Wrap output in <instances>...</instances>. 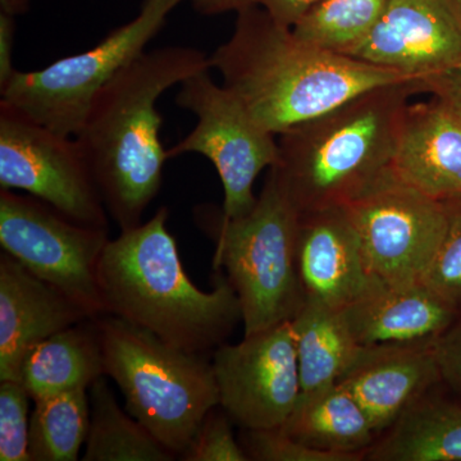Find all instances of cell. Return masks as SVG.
<instances>
[{
  "label": "cell",
  "mask_w": 461,
  "mask_h": 461,
  "mask_svg": "<svg viewBox=\"0 0 461 461\" xmlns=\"http://www.w3.org/2000/svg\"><path fill=\"white\" fill-rule=\"evenodd\" d=\"M209 66L273 135L375 87L415 80L302 41L258 5L238 12L235 32L209 57Z\"/></svg>",
  "instance_id": "obj_1"
},
{
  "label": "cell",
  "mask_w": 461,
  "mask_h": 461,
  "mask_svg": "<svg viewBox=\"0 0 461 461\" xmlns=\"http://www.w3.org/2000/svg\"><path fill=\"white\" fill-rule=\"evenodd\" d=\"M211 69L196 48L144 51L96 94L80 131L83 149L109 217L121 230L135 229L159 194L169 159L160 140L157 103L167 90Z\"/></svg>",
  "instance_id": "obj_2"
},
{
  "label": "cell",
  "mask_w": 461,
  "mask_h": 461,
  "mask_svg": "<svg viewBox=\"0 0 461 461\" xmlns=\"http://www.w3.org/2000/svg\"><path fill=\"white\" fill-rule=\"evenodd\" d=\"M168 217L162 206L148 222L109 240L98 271L105 314L203 355L226 344L242 321L241 308L222 269H213L212 291L199 290L187 277Z\"/></svg>",
  "instance_id": "obj_3"
},
{
  "label": "cell",
  "mask_w": 461,
  "mask_h": 461,
  "mask_svg": "<svg viewBox=\"0 0 461 461\" xmlns=\"http://www.w3.org/2000/svg\"><path fill=\"white\" fill-rule=\"evenodd\" d=\"M420 80L375 87L281 133L272 167L299 213L342 208L393 176L400 129Z\"/></svg>",
  "instance_id": "obj_4"
},
{
  "label": "cell",
  "mask_w": 461,
  "mask_h": 461,
  "mask_svg": "<svg viewBox=\"0 0 461 461\" xmlns=\"http://www.w3.org/2000/svg\"><path fill=\"white\" fill-rule=\"evenodd\" d=\"M199 229L213 240V269H222L238 295L244 336L291 321L304 303L297 272L299 212L269 168L248 214L227 218L222 209H195Z\"/></svg>",
  "instance_id": "obj_5"
},
{
  "label": "cell",
  "mask_w": 461,
  "mask_h": 461,
  "mask_svg": "<svg viewBox=\"0 0 461 461\" xmlns=\"http://www.w3.org/2000/svg\"><path fill=\"white\" fill-rule=\"evenodd\" d=\"M94 321L105 375L120 387L126 411L180 457L205 415L220 405L213 364L115 315Z\"/></svg>",
  "instance_id": "obj_6"
},
{
  "label": "cell",
  "mask_w": 461,
  "mask_h": 461,
  "mask_svg": "<svg viewBox=\"0 0 461 461\" xmlns=\"http://www.w3.org/2000/svg\"><path fill=\"white\" fill-rule=\"evenodd\" d=\"M184 0H142L138 16L108 33L83 53L62 58L32 72H14L0 87L7 103L60 135H77L94 98L103 87L147 51Z\"/></svg>",
  "instance_id": "obj_7"
},
{
  "label": "cell",
  "mask_w": 461,
  "mask_h": 461,
  "mask_svg": "<svg viewBox=\"0 0 461 461\" xmlns=\"http://www.w3.org/2000/svg\"><path fill=\"white\" fill-rule=\"evenodd\" d=\"M109 229L84 226L33 196L0 189V245L91 318L105 314L99 263Z\"/></svg>",
  "instance_id": "obj_8"
},
{
  "label": "cell",
  "mask_w": 461,
  "mask_h": 461,
  "mask_svg": "<svg viewBox=\"0 0 461 461\" xmlns=\"http://www.w3.org/2000/svg\"><path fill=\"white\" fill-rule=\"evenodd\" d=\"M176 104L195 115L196 124L184 140L169 149V158L196 153L211 160L222 182L224 217L248 214L257 203L258 176L280 159L276 135L251 117L232 91L215 84L209 69L181 84Z\"/></svg>",
  "instance_id": "obj_9"
},
{
  "label": "cell",
  "mask_w": 461,
  "mask_h": 461,
  "mask_svg": "<svg viewBox=\"0 0 461 461\" xmlns=\"http://www.w3.org/2000/svg\"><path fill=\"white\" fill-rule=\"evenodd\" d=\"M0 189L23 190L84 226L109 229V214L83 149L0 102Z\"/></svg>",
  "instance_id": "obj_10"
},
{
  "label": "cell",
  "mask_w": 461,
  "mask_h": 461,
  "mask_svg": "<svg viewBox=\"0 0 461 461\" xmlns=\"http://www.w3.org/2000/svg\"><path fill=\"white\" fill-rule=\"evenodd\" d=\"M344 208L373 280L386 285L424 280L447 227V204L393 175Z\"/></svg>",
  "instance_id": "obj_11"
},
{
  "label": "cell",
  "mask_w": 461,
  "mask_h": 461,
  "mask_svg": "<svg viewBox=\"0 0 461 461\" xmlns=\"http://www.w3.org/2000/svg\"><path fill=\"white\" fill-rule=\"evenodd\" d=\"M212 364L230 420L242 429L284 426L302 393L291 321L221 345Z\"/></svg>",
  "instance_id": "obj_12"
},
{
  "label": "cell",
  "mask_w": 461,
  "mask_h": 461,
  "mask_svg": "<svg viewBox=\"0 0 461 461\" xmlns=\"http://www.w3.org/2000/svg\"><path fill=\"white\" fill-rule=\"evenodd\" d=\"M406 77L461 66V0H388L373 32L350 56Z\"/></svg>",
  "instance_id": "obj_13"
},
{
  "label": "cell",
  "mask_w": 461,
  "mask_h": 461,
  "mask_svg": "<svg viewBox=\"0 0 461 461\" xmlns=\"http://www.w3.org/2000/svg\"><path fill=\"white\" fill-rule=\"evenodd\" d=\"M296 254L304 300L344 311L377 282L344 206L299 213Z\"/></svg>",
  "instance_id": "obj_14"
},
{
  "label": "cell",
  "mask_w": 461,
  "mask_h": 461,
  "mask_svg": "<svg viewBox=\"0 0 461 461\" xmlns=\"http://www.w3.org/2000/svg\"><path fill=\"white\" fill-rule=\"evenodd\" d=\"M90 318L14 258L0 253V381H20L21 366L33 346Z\"/></svg>",
  "instance_id": "obj_15"
},
{
  "label": "cell",
  "mask_w": 461,
  "mask_h": 461,
  "mask_svg": "<svg viewBox=\"0 0 461 461\" xmlns=\"http://www.w3.org/2000/svg\"><path fill=\"white\" fill-rule=\"evenodd\" d=\"M338 384L362 405L378 435L442 384L435 342L364 346L357 362Z\"/></svg>",
  "instance_id": "obj_16"
},
{
  "label": "cell",
  "mask_w": 461,
  "mask_h": 461,
  "mask_svg": "<svg viewBox=\"0 0 461 461\" xmlns=\"http://www.w3.org/2000/svg\"><path fill=\"white\" fill-rule=\"evenodd\" d=\"M346 324L362 346L433 344L453 324L460 309L423 281L375 282L344 309Z\"/></svg>",
  "instance_id": "obj_17"
},
{
  "label": "cell",
  "mask_w": 461,
  "mask_h": 461,
  "mask_svg": "<svg viewBox=\"0 0 461 461\" xmlns=\"http://www.w3.org/2000/svg\"><path fill=\"white\" fill-rule=\"evenodd\" d=\"M393 175L445 204L461 202V121L436 99L409 104Z\"/></svg>",
  "instance_id": "obj_18"
},
{
  "label": "cell",
  "mask_w": 461,
  "mask_h": 461,
  "mask_svg": "<svg viewBox=\"0 0 461 461\" xmlns=\"http://www.w3.org/2000/svg\"><path fill=\"white\" fill-rule=\"evenodd\" d=\"M281 429L309 447L344 455L353 461L366 459L377 439L362 405L339 384L300 393Z\"/></svg>",
  "instance_id": "obj_19"
},
{
  "label": "cell",
  "mask_w": 461,
  "mask_h": 461,
  "mask_svg": "<svg viewBox=\"0 0 461 461\" xmlns=\"http://www.w3.org/2000/svg\"><path fill=\"white\" fill-rule=\"evenodd\" d=\"M103 375L102 342L90 318L33 346L21 366L20 381L35 402L75 388H90Z\"/></svg>",
  "instance_id": "obj_20"
},
{
  "label": "cell",
  "mask_w": 461,
  "mask_h": 461,
  "mask_svg": "<svg viewBox=\"0 0 461 461\" xmlns=\"http://www.w3.org/2000/svg\"><path fill=\"white\" fill-rule=\"evenodd\" d=\"M375 439L372 461H461V403L432 395L418 400Z\"/></svg>",
  "instance_id": "obj_21"
},
{
  "label": "cell",
  "mask_w": 461,
  "mask_h": 461,
  "mask_svg": "<svg viewBox=\"0 0 461 461\" xmlns=\"http://www.w3.org/2000/svg\"><path fill=\"white\" fill-rule=\"evenodd\" d=\"M302 393L338 384L357 362V344L341 311L304 300L291 320Z\"/></svg>",
  "instance_id": "obj_22"
},
{
  "label": "cell",
  "mask_w": 461,
  "mask_h": 461,
  "mask_svg": "<svg viewBox=\"0 0 461 461\" xmlns=\"http://www.w3.org/2000/svg\"><path fill=\"white\" fill-rule=\"evenodd\" d=\"M105 375L90 390V427L84 461H172L176 455L118 405Z\"/></svg>",
  "instance_id": "obj_23"
},
{
  "label": "cell",
  "mask_w": 461,
  "mask_h": 461,
  "mask_svg": "<svg viewBox=\"0 0 461 461\" xmlns=\"http://www.w3.org/2000/svg\"><path fill=\"white\" fill-rule=\"evenodd\" d=\"M89 388L80 387L35 402L30 415L32 461H75L90 427Z\"/></svg>",
  "instance_id": "obj_24"
},
{
  "label": "cell",
  "mask_w": 461,
  "mask_h": 461,
  "mask_svg": "<svg viewBox=\"0 0 461 461\" xmlns=\"http://www.w3.org/2000/svg\"><path fill=\"white\" fill-rule=\"evenodd\" d=\"M388 0H321L295 26L302 41L350 56L377 25Z\"/></svg>",
  "instance_id": "obj_25"
},
{
  "label": "cell",
  "mask_w": 461,
  "mask_h": 461,
  "mask_svg": "<svg viewBox=\"0 0 461 461\" xmlns=\"http://www.w3.org/2000/svg\"><path fill=\"white\" fill-rule=\"evenodd\" d=\"M30 400L23 382L0 381V461H32Z\"/></svg>",
  "instance_id": "obj_26"
},
{
  "label": "cell",
  "mask_w": 461,
  "mask_h": 461,
  "mask_svg": "<svg viewBox=\"0 0 461 461\" xmlns=\"http://www.w3.org/2000/svg\"><path fill=\"white\" fill-rule=\"evenodd\" d=\"M447 206V227L423 282L461 309V202Z\"/></svg>",
  "instance_id": "obj_27"
},
{
  "label": "cell",
  "mask_w": 461,
  "mask_h": 461,
  "mask_svg": "<svg viewBox=\"0 0 461 461\" xmlns=\"http://www.w3.org/2000/svg\"><path fill=\"white\" fill-rule=\"evenodd\" d=\"M230 418L218 405L205 415L180 459L184 461H248L244 447L235 438Z\"/></svg>",
  "instance_id": "obj_28"
},
{
  "label": "cell",
  "mask_w": 461,
  "mask_h": 461,
  "mask_svg": "<svg viewBox=\"0 0 461 461\" xmlns=\"http://www.w3.org/2000/svg\"><path fill=\"white\" fill-rule=\"evenodd\" d=\"M242 447L249 460L256 461H353L344 455L309 447L284 429H244Z\"/></svg>",
  "instance_id": "obj_29"
},
{
  "label": "cell",
  "mask_w": 461,
  "mask_h": 461,
  "mask_svg": "<svg viewBox=\"0 0 461 461\" xmlns=\"http://www.w3.org/2000/svg\"><path fill=\"white\" fill-rule=\"evenodd\" d=\"M435 348L442 382L461 397V309L453 324L435 342Z\"/></svg>",
  "instance_id": "obj_30"
},
{
  "label": "cell",
  "mask_w": 461,
  "mask_h": 461,
  "mask_svg": "<svg viewBox=\"0 0 461 461\" xmlns=\"http://www.w3.org/2000/svg\"><path fill=\"white\" fill-rule=\"evenodd\" d=\"M420 81L421 93L432 94L433 99L461 121V66Z\"/></svg>",
  "instance_id": "obj_31"
},
{
  "label": "cell",
  "mask_w": 461,
  "mask_h": 461,
  "mask_svg": "<svg viewBox=\"0 0 461 461\" xmlns=\"http://www.w3.org/2000/svg\"><path fill=\"white\" fill-rule=\"evenodd\" d=\"M321 0H254L281 25L294 26Z\"/></svg>",
  "instance_id": "obj_32"
},
{
  "label": "cell",
  "mask_w": 461,
  "mask_h": 461,
  "mask_svg": "<svg viewBox=\"0 0 461 461\" xmlns=\"http://www.w3.org/2000/svg\"><path fill=\"white\" fill-rule=\"evenodd\" d=\"M14 35H16L14 16L0 12V87L5 86L16 72L12 62Z\"/></svg>",
  "instance_id": "obj_33"
},
{
  "label": "cell",
  "mask_w": 461,
  "mask_h": 461,
  "mask_svg": "<svg viewBox=\"0 0 461 461\" xmlns=\"http://www.w3.org/2000/svg\"><path fill=\"white\" fill-rule=\"evenodd\" d=\"M200 14L215 16L227 12H240L249 5H256L254 0H190Z\"/></svg>",
  "instance_id": "obj_34"
},
{
  "label": "cell",
  "mask_w": 461,
  "mask_h": 461,
  "mask_svg": "<svg viewBox=\"0 0 461 461\" xmlns=\"http://www.w3.org/2000/svg\"><path fill=\"white\" fill-rule=\"evenodd\" d=\"M30 2L32 0H0V12L16 17L29 11Z\"/></svg>",
  "instance_id": "obj_35"
}]
</instances>
